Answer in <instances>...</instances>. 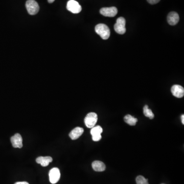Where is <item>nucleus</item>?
I'll return each instance as SVG.
<instances>
[{
	"label": "nucleus",
	"mask_w": 184,
	"mask_h": 184,
	"mask_svg": "<svg viewBox=\"0 0 184 184\" xmlns=\"http://www.w3.org/2000/svg\"><path fill=\"white\" fill-rule=\"evenodd\" d=\"M95 31L103 39L106 40L110 36V30L107 25L104 24L97 25L95 28Z\"/></svg>",
	"instance_id": "1"
},
{
	"label": "nucleus",
	"mask_w": 184,
	"mask_h": 184,
	"mask_svg": "<svg viewBox=\"0 0 184 184\" xmlns=\"http://www.w3.org/2000/svg\"><path fill=\"white\" fill-rule=\"evenodd\" d=\"M26 7L28 14L30 15H35L39 11V5L35 0H28Z\"/></svg>",
	"instance_id": "2"
},
{
	"label": "nucleus",
	"mask_w": 184,
	"mask_h": 184,
	"mask_svg": "<svg viewBox=\"0 0 184 184\" xmlns=\"http://www.w3.org/2000/svg\"><path fill=\"white\" fill-rule=\"evenodd\" d=\"M98 120V116L95 113H90L85 117V123L88 128H93L95 126Z\"/></svg>",
	"instance_id": "3"
},
{
	"label": "nucleus",
	"mask_w": 184,
	"mask_h": 184,
	"mask_svg": "<svg viewBox=\"0 0 184 184\" xmlns=\"http://www.w3.org/2000/svg\"><path fill=\"white\" fill-rule=\"evenodd\" d=\"M126 21L123 17H120L117 20L116 23L114 25V29L117 33L123 34L126 32L125 28Z\"/></svg>",
	"instance_id": "4"
},
{
	"label": "nucleus",
	"mask_w": 184,
	"mask_h": 184,
	"mask_svg": "<svg viewBox=\"0 0 184 184\" xmlns=\"http://www.w3.org/2000/svg\"><path fill=\"white\" fill-rule=\"evenodd\" d=\"M66 9L73 14H76L81 12L82 8L77 1L75 0H70L67 3Z\"/></svg>",
	"instance_id": "5"
},
{
	"label": "nucleus",
	"mask_w": 184,
	"mask_h": 184,
	"mask_svg": "<svg viewBox=\"0 0 184 184\" xmlns=\"http://www.w3.org/2000/svg\"><path fill=\"white\" fill-rule=\"evenodd\" d=\"M49 175L50 182L52 184H56L58 183L61 178V173L59 169L58 168H53L50 170Z\"/></svg>",
	"instance_id": "6"
},
{
	"label": "nucleus",
	"mask_w": 184,
	"mask_h": 184,
	"mask_svg": "<svg viewBox=\"0 0 184 184\" xmlns=\"http://www.w3.org/2000/svg\"><path fill=\"white\" fill-rule=\"evenodd\" d=\"M100 13L104 17H114L118 13V10L115 7L102 8L100 10Z\"/></svg>",
	"instance_id": "7"
},
{
	"label": "nucleus",
	"mask_w": 184,
	"mask_h": 184,
	"mask_svg": "<svg viewBox=\"0 0 184 184\" xmlns=\"http://www.w3.org/2000/svg\"><path fill=\"white\" fill-rule=\"evenodd\" d=\"M11 142L14 148H21L23 147V139L19 134H16L11 138Z\"/></svg>",
	"instance_id": "8"
},
{
	"label": "nucleus",
	"mask_w": 184,
	"mask_h": 184,
	"mask_svg": "<svg viewBox=\"0 0 184 184\" xmlns=\"http://www.w3.org/2000/svg\"><path fill=\"white\" fill-rule=\"evenodd\" d=\"M171 91L174 96L178 98H182L184 95V89L180 85H175L172 86Z\"/></svg>",
	"instance_id": "9"
},
{
	"label": "nucleus",
	"mask_w": 184,
	"mask_h": 184,
	"mask_svg": "<svg viewBox=\"0 0 184 184\" xmlns=\"http://www.w3.org/2000/svg\"><path fill=\"white\" fill-rule=\"evenodd\" d=\"M180 17L178 14L174 11L171 12L168 14L167 17L168 23L171 26H174L177 24L179 22Z\"/></svg>",
	"instance_id": "10"
},
{
	"label": "nucleus",
	"mask_w": 184,
	"mask_h": 184,
	"mask_svg": "<svg viewBox=\"0 0 184 184\" xmlns=\"http://www.w3.org/2000/svg\"><path fill=\"white\" fill-rule=\"evenodd\" d=\"M83 132H84V130L83 128L80 127H76L70 133V137L71 138V139L73 140H76L82 136Z\"/></svg>",
	"instance_id": "11"
},
{
	"label": "nucleus",
	"mask_w": 184,
	"mask_h": 184,
	"mask_svg": "<svg viewBox=\"0 0 184 184\" xmlns=\"http://www.w3.org/2000/svg\"><path fill=\"white\" fill-rule=\"evenodd\" d=\"M93 169L97 172H102L106 170V165L102 162L99 161H94L92 164Z\"/></svg>",
	"instance_id": "12"
},
{
	"label": "nucleus",
	"mask_w": 184,
	"mask_h": 184,
	"mask_svg": "<svg viewBox=\"0 0 184 184\" xmlns=\"http://www.w3.org/2000/svg\"><path fill=\"white\" fill-rule=\"evenodd\" d=\"M53 159L51 157H39L36 158V162L43 167L48 166L49 163L52 162Z\"/></svg>",
	"instance_id": "13"
},
{
	"label": "nucleus",
	"mask_w": 184,
	"mask_h": 184,
	"mask_svg": "<svg viewBox=\"0 0 184 184\" xmlns=\"http://www.w3.org/2000/svg\"><path fill=\"white\" fill-rule=\"evenodd\" d=\"M124 120L125 122L131 126H134L136 125L138 122L137 118H134V117L130 115H127L124 117Z\"/></svg>",
	"instance_id": "14"
},
{
	"label": "nucleus",
	"mask_w": 184,
	"mask_h": 184,
	"mask_svg": "<svg viewBox=\"0 0 184 184\" xmlns=\"http://www.w3.org/2000/svg\"><path fill=\"white\" fill-rule=\"evenodd\" d=\"M143 113L144 115H145V117H148L150 119H153L154 117V115L152 112V110L148 108V106L147 105L144 106V107Z\"/></svg>",
	"instance_id": "15"
},
{
	"label": "nucleus",
	"mask_w": 184,
	"mask_h": 184,
	"mask_svg": "<svg viewBox=\"0 0 184 184\" xmlns=\"http://www.w3.org/2000/svg\"><path fill=\"white\" fill-rule=\"evenodd\" d=\"M103 129L100 126H96L92 128L91 130V134L92 136L97 135V134H101L102 133Z\"/></svg>",
	"instance_id": "16"
},
{
	"label": "nucleus",
	"mask_w": 184,
	"mask_h": 184,
	"mask_svg": "<svg viewBox=\"0 0 184 184\" xmlns=\"http://www.w3.org/2000/svg\"><path fill=\"white\" fill-rule=\"evenodd\" d=\"M136 183L137 184H149L148 179L145 178L142 175H139L136 178Z\"/></svg>",
	"instance_id": "17"
},
{
	"label": "nucleus",
	"mask_w": 184,
	"mask_h": 184,
	"mask_svg": "<svg viewBox=\"0 0 184 184\" xmlns=\"http://www.w3.org/2000/svg\"><path fill=\"white\" fill-rule=\"evenodd\" d=\"M92 136V139L94 141H99L101 140V138H102L101 134H97V135H94V136Z\"/></svg>",
	"instance_id": "18"
},
{
	"label": "nucleus",
	"mask_w": 184,
	"mask_h": 184,
	"mask_svg": "<svg viewBox=\"0 0 184 184\" xmlns=\"http://www.w3.org/2000/svg\"><path fill=\"white\" fill-rule=\"evenodd\" d=\"M148 3L150 4H155L158 3L160 1V0H147Z\"/></svg>",
	"instance_id": "19"
},
{
	"label": "nucleus",
	"mask_w": 184,
	"mask_h": 184,
	"mask_svg": "<svg viewBox=\"0 0 184 184\" xmlns=\"http://www.w3.org/2000/svg\"><path fill=\"white\" fill-rule=\"evenodd\" d=\"M14 184H29L27 182H17Z\"/></svg>",
	"instance_id": "20"
},
{
	"label": "nucleus",
	"mask_w": 184,
	"mask_h": 184,
	"mask_svg": "<svg viewBox=\"0 0 184 184\" xmlns=\"http://www.w3.org/2000/svg\"><path fill=\"white\" fill-rule=\"evenodd\" d=\"M181 120L182 122L183 123V124H184V115H182L181 116Z\"/></svg>",
	"instance_id": "21"
},
{
	"label": "nucleus",
	"mask_w": 184,
	"mask_h": 184,
	"mask_svg": "<svg viewBox=\"0 0 184 184\" xmlns=\"http://www.w3.org/2000/svg\"><path fill=\"white\" fill-rule=\"evenodd\" d=\"M55 1V0H48V2L49 3H52Z\"/></svg>",
	"instance_id": "22"
},
{
	"label": "nucleus",
	"mask_w": 184,
	"mask_h": 184,
	"mask_svg": "<svg viewBox=\"0 0 184 184\" xmlns=\"http://www.w3.org/2000/svg\"></svg>",
	"instance_id": "23"
}]
</instances>
